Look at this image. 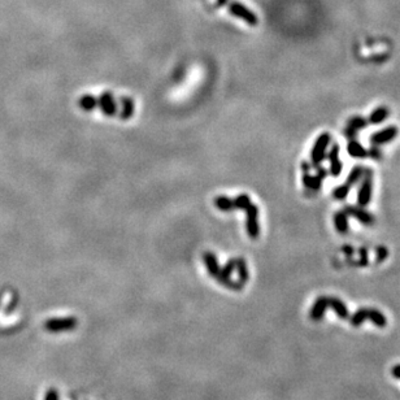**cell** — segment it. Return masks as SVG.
<instances>
[{"label":"cell","instance_id":"21","mask_svg":"<svg viewBox=\"0 0 400 400\" xmlns=\"http://www.w3.org/2000/svg\"><path fill=\"white\" fill-rule=\"evenodd\" d=\"M391 374H393L394 378H398V380H400V364L399 365H395L391 369Z\"/></svg>","mask_w":400,"mask_h":400},{"label":"cell","instance_id":"23","mask_svg":"<svg viewBox=\"0 0 400 400\" xmlns=\"http://www.w3.org/2000/svg\"><path fill=\"white\" fill-rule=\"evenodd\" d=\"M229 0H216V3H217V5L219 7H223V5H225L226 3H228Z\"/></svg>","mask_w":400,"mask_h":400},{"label":"cell","instance_id":"7","mask_svg":"<svg viewBox=\"0 0 400 400\" xmlns=\"http://www.w3.org/2000/svg\"><path fill=\"white\" fill-rule=\"evenodd\" d=\"M399 134V129L395 125H390V126L381 129V130L376 131L370 135V143L374 146H383L393 142Z\"/></svg>","mask_w":400,"mask_h":400},{"label":"cell","instance_id":"13","mask_svg":"<svg viewBox=\"0 0 400 400\" xmlns=\"http://www.w3.org/2000/svg\"><path fill=\"white\" fill-rule=\"evenodd\" d=\"M389 114H390V110L387 107H378L374 111H372V113L368 117V123H372V125H380L383 121H386L389 118Z\"/></svg>","mask_w":400,"mask_h":400},{"label":"cell","instance_id":"2","mask_svg":"<svg viewBox=\"0 0 400 400\" xmlns=\"http://www.w3.org/2000/svg\"><path fill=\"white\" fill-rule=\"evenodd\" d=\"M328 308H333L339 318H348V308L345 307L341 299L335 298V296H320L315 301V304L312 305L311 311H309V317L313 321H320L324 316Z\"/></svg>","mask_w":400,"mask_h":400},{"label":"cell","instance_id":"14","mask_svg":"<svg viewBox=\"0 0 400 400\" xmlns=\"http://www.w3.org/2000/svg\"><path fill=\"white\" fill-rule=\"evenodd\" d=\"M364 171H365V167H363V165H355V167L351 169V171L348 173V175H347V181H345V183H347L349 187H352V186H355L356 183H359L364 175Z\"/></svg>","mask_w":400,"mask_h":400},{"label":"cell","instance_id":"19","mask_svg":"<svg viewBox=\"0 0 400 400\" xmlns=\"http://www.w3.org/2000/svg\"><path fill=\"white\" fill-rule=\"evenodd\" d=\"M387 256H389V251H387V248H385V247H378V250H377V261H378V263H382Z\"/></svg>","mask_w":400,"mask_h":400},{"label":"cell","instance_id":"4","mask_svg":"<svg viewBox=\"0 0 400 400\" xmlns=\"http://www.w3.org/2000/svg\"><path fill=\"white\" fill-rule=\"evenodd\" d=\"M332 142V135L329 133H322L317 137L311 150V165L317 168L322 164V161L326 159L328 148Z\"/></svg>","mask_w":400,"mask_h":400},{"label":"cell","instance_id":"22","mask_svg":"<svg viewBox=\"0 0 400 400\" xmlns=\"http://www.w3.org/2000/svg\"><path fill=\"white\" fill-rule=\"evenodd\" d=\"M343 252H344L347 256H352L353 248L351 246H345V247H343Z\"/></svg>","mask_w":400,"mask_h":400},{"label":"cell","instance_id":"6","mask_svg":"<svg viewBox=\"0 0 400 400\" xmlns=\"http://www.w3.org/2000/svg\"><path fill=\"white\" fill-rule=\"evenodd\" d=\"M229 12L235 17L243 20L246 24L251 25V26H256L259 22V18L250 8H247L244 4L239 3V1H231L229 4Z\"/></svg>","mask_w":400,"mask_h":400},{"label":"cell","instance_id":"16","mask_svg":"<svg viewBox=\"0 0 400 400\" xmlns=\"http://www.w3.org/2000/svg\"><path fill=\"white\" fill-rule=\"evenodd\" d=\"M349 190H351V187H349L347 183L339 185L333 190V196H334L337 200H344V199L348 196Z\"/></svg>","mask_w":400,"mask_h":400},{"label":"cell","instance_id":"1","mask_svg":"<svg viewBox=\"0 0 400 400\" xmlns=\"http://www.w3.org/2000/svg\"><path fill=\"white\" fill-rule=\"evenodd\" d=\"M78 104L82 110L86 111L93 110V108H100L102 112L108 114V116H114V114L118 113V114H121V117H122V113L118 111V107L125 108V110L130 111V112L134 113V104L130 99H123L122 102H121V104H118V103L114 100V98L112 96V94L110 93L102 94V96L98 98V99H95V98L89 95L82 96V98L78 100Z\"/></svg>","mask_w":400,"mask_h":400},{"label":"cell","instance_id":"3","mask_svg":"<svg viewBox=\"0 0 400 400\" xmlns=\"http://www.w3.org/2000/svg\"><path fill=\"white\" fill-rule=\"evenodd\" d=\"M365 320H370L377 328H386L387 325V318L374 308H360L351 317V325L359 328Z\"/></svg>","mask_w":400,"mask_h":400},{"label":"cell","instance_id":"18","mask_svg":"<svg viewBox=\"0 0 400 400\" xmlns=\"http://www.w3.org/2000/svg\"><path fill=\"white\" fill-rule=\"evenodd\" d=\"M352 265H356V267H366V265H369V259H368L366 250H364V248L360 250V260H357L356 263H352Z\"/></svg>","mask_w":400,"mask_h":400},{"label":"cell","instance_id":"5","mask_svg":"<svg viewBox=\"0 0 400 400\" xmlns=\"http://www.w3.org/2000/svg\"><path fill=\"white\" fill-rule=\"evenodd\" d=\"M373 195V171L372 169L365 168L364 175L361 178V185L357 191V204L365 208L372 200Z\"/></svg>","mask_w":400,"mask_h":400},{"label":"cell","instance_id":"11","mask_svg":"<svg viewBox=\"0 0 400 400\" xmlns=\"http://www.w3.org/2000/svg\"><path fill=\"white\" fill-rule=\"evenodd\" d=\"M334 226L337 231L342 235H345V234L349 233V223H348V215L344 212V211H338V212L334 213Z\"/></svg>","mask_w":400,"mask_h":400},{"label":"cell","instance_id":"8","mask_svg":"<svg viewBox=\"0 0 400 400\" xmlns=\"http://www.w3.org/2000/svg\"><path fill=\"white\" fill-rule=\"evenodd\" d=\"M343 211H344L348 216L355 217V219L357 220L360 224H363V225L370 226L376 223L374 216H373L370 212H368L366 209H364V207H360V205H345L344 208H343Z\"/></svg>","mask_w":400,"mask_h":400},{"label":"cell","instance_id":"20","mask_svg":"<svg viewBox=\"0 0 400 400\" xmlns=\"http://www.w3.org/2000/svg\"><path fill=\"white\" fill-rule=\"evenodd\" d=\"M343 133H344V135L347 138H348V139H356V137H357V133H359V131L355 130V129H352V127L345 126L344 130H343Z\"/></svg>","mask_w":400,"mask_h":400},{"label":"cell","instance_id":"12","mask_svg":"<svg viewBox=\"0 0 400 400\" xmlns=\"http://www.w3.org/2000/svg\"><path fill=\"white\" fill-rule=\"evenodd\" d=\"M347 152L351 158L353 159H366L368 158V150L363 144L357 142L356 139H349L347 144Z\"/></svg>","mask_w":400,"mask_h":400},{"label":"cell","instance_id":"17","mask_svg":"<svg viewBox=\"0 0 400 400\" xmlns=\"http://www.w3.org/2000/svg\"><path fill=\"white\" fill-rule=\"evenodd\" d=\"M383 156L382 154V150L380 148V146H374V144H372V147L368 150V158L372 159V160H381Z\"/></svg>","mask_w":400,"mask_h":400},{"label":"cell","instance_id":"15","mask_svg":"<svg viewBox=\"0 0 400 400\" xmlns=\"http://www.w3.org/2000/svg\"><path fill=\"white\" fill-rule=\"evenodd\" d=\"M347 126L352 127L355 130L360 131L368 126V120L361 116H352L348 121H347Z\"/></svg>","mask_w":400,"mask_h":400},{"label":"cell","instance_id":"10","mask_svg":"<svg viewBox=\"0 0 400 400\" xmlns=\"http://www.w3.org/2000/svg\"><path fill=\"white\" fill-rule=\"evenodd\" d=\"M247 212V233L251 238H257L259 233H260V226H259V209L255 204H251L248 208L246 209Z\"/></svg>","mask_w":400,"mask_h":400},{"label":"cell","instance_id":"9","mask_svg":"<svg viewBox=\"0 0 400 400\" xmlns=\"http://www.w3.org/2000/svg\"><path fill=\"white\" fill-rule=\"evenodd\" d=\"M326 159L329 161V173L334 177H338L343 171V164L339 159V144L334 143L330 148V151L326 155Z\"/></svg>","mask_w":400,"mask_h":400}]
</instances>
